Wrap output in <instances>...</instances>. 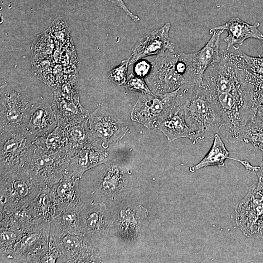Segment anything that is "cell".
<instances>
[{
  "label": "cell",
  "instance_id": "cell-1",
  "mask_svg": "<svg viewBox=\"0 0 263 263\" xmlns=\"http://www.w3.org/2000/svg\"><path fill=\"white\" fill-rule=\"evenodd\" d=\"M186 123L193 144L207 141L219 134L223 119L202 85L187 83L177 91Z\"/></svg>",
  "mask_w": 263,
  "mask_h": 263
},
{
  "label": "cell",
  "instance_id": "cell-2",
  "mask_svg": "<svg viewBox=\"0 0 263 263\" xmlns=\"http://www.w3.org/2000/svg\"><path fill=\"white\" fill-rule=\"evenodd\" d=\"M0 175V209L28 206L41 193L49 190L29 169Z\"/></svg>",
  "mask_w": 263,
  "mask_h": 263
},
{
  "label": "cell",
  "instance_id": "cell-3",
  "mask_svg": "<svg viewBox=\"0 0 263 263\" xmlns=\"http://www.w3.org/2000/svg\"><path fill=\"white\" fill-rule=\"evenodd\" d=\"M186 64L180 53L167 52L157 55L151 62V69L145 77L151 92L156 94L171 93L187 83Z\"/></svg>",
  "mask_w": 263,
  "mask_h": 263
},
{
  "label": "cell",
  "instance_id": "cell-4",
  "mask_svg": "<svg viewBox=\"0 0 263 263\" xmlns=\"http://www.w3.org/2000/svg\"><path fill=\"white\" fill-rule=\"evenodd\" d=\"M35 139L25 130L0 133V174L28 170Z\"/></svg>",
  "mask_w": 263,
  "mask_h": 263
},
{
  "label": "cell",
  "instance_id": "cell-5",
  "mask_svg": "<svg viewBox=\"0 0 263 263\" xmlns=\"http://www.w3.org/2000/svg\"><path fill=\"white\" fill-rule=\"evenodd\" d=\"M37 101L17 87L7 84L1 85L0 133L24 130Z\"/></svg>",
  "mask_w": 263,
  "mask_h": 263
},
{
  "label": "cell",
  "instance_id": "cell-6",
  "mask_svg": "<svg viewBox=\"0 0 263 263\" xmlns=\"http://www.w3.org/2000/svg\"><path fill=\"white\" fill-rule=\"evenodd\" d=\"M49 243L57 249L60 257L57 263L97 262V247L83 235L73 234L50 228Z\"/></svg>",
  "mask_w": 263,
  "mask_h": 263
},
{
  "label": "cell",
  "instance_id": "cell-7",
  "mask_svg": "<svg viewBox=\"0 0 263 263\" xmlns=\"http://www.w3.org/2000/svg\"><path fill=\"white\" fill-rule=\"evenodd\" d=\"M51 222H43L24 232L5 263H40L49 247Z\"/></svg>",
  "mask_w": 263,
  "mask_h": 263
},
{
  "label": "cell",
  "instance_id": "cell-8",
  "mask_svg": "<svg viewBox=\"0 0 263 263\" xmlns=\"http://www.w3.org/2000/svg\"><path fill=\"white\" fill-rule=\"evenodd\" d=\"M224 31L213 28L209 30L211 37L200 50L193 53H181V58L186 66L185 79L187 83L202 85L207 69L221 60L220 44Z\"/></svg>",
  "mask_w": 263,
  "mask_h": 263
},
{
  "label": "cell",
  "instance_id": "cell-9",
  "mask_svg": "<svg viewBox=\"0 0 263 263\" xmlns=\"http://www.w3.org/2000/svg\"><path fill=\"white\" fill-rule=\"evenodd\" d=\"M70 159L66 151L47 152L36 147L29 170L49 189L64 176Z\"/></svg>",
  "mask_w": 263,
  "mask_h": 263
},
{
  "label": "cell",
  "instance_id": "cell-10",
  "mask_svg": "<svg viewBox=\"0 0 263 263\" xmlns=\"http://www.w3.org/2000/svg\"><path fill=\"white\" fill-rule=\"evenodd\" d=\"M88 124L94 142L100 141L107 149L112 144H117L125 136L129 128L127 124L99 104L88 116Z\"/></svg>",
  "mask_w": 263,
  "mask_h": 263
},
{
  "label": "cell",
  "instance_id": "cell-11",
  "mask_svg": "<svg viewBox=\"0 0 263 263\" xmlns=\"http://www.w3.org/2000/svg\"><path fill=\"white\" fill-rule=\"evenodd\" d=\"M81 234L98 246L112 225L111 215L102 203L83 204L79 215Z\"/></svg>",
  "mask_w": 263,
  "mask_h": 263
},
{
  "label": "cell",
  "instance_id": "cell-12",
  "mask_svg": "<svg viewBox=\"0 0 263 263\" xmlns=\"http://www.w3.org/2000/svg\"><path fill=\"white\" fill-rule=\"evenodd\" d=\"M177 91L159 94L140 93L131 111V119L151 129L154 121L174 103Z\"/></svg>",
  "mask_w": 263,
  "mask_h": 263
},
{
  "label": "cell",
  "instance_id": "cell-13",
  "mask_svg": "<svg viewBox=\"0 0 263 263\" xmlns=\"http://www.w3.org/2000/svg\"><path fill=\"white\" fill-rule=\"evenodd\" d=\"M235 212L238 226L244 235L252 238L263 216V197L257 190L256 185H252L246 195L238 202Z\"/></svg>",
  "mask_w": 263,
  "mask_h": 263
},
{
  "label": "cell",
  "instance_id": "cell-14",
  "mask_svg": "<svg viewBox=\"0 0 263 263\" xmlns=\"http://www.w3.org/2000/svg\"><path fill=\"white\" fill-rule=\"evenodd\" d=\"M170 28V23H166L140 38L132 49L129 66L144 57L175 51L174 44L169 36Z\"/></svg>",
  "mask_w": 263,
  "mask_h": 263
},
{
  "label": "cell",
  "instance_id": "cell-15",
  "mask_svg": "<svg viewBox=\"0 0 263 263\" xmlns=\"http://www.w3.org/2000/svg\"><path fill=\"white\" fill-rule=\"evenodd\" d=\"M80 179L68 168L64 176L49 189V197L55 209V216L68 209L82 206Z\"/></svg>",
  "mask_w": 263,
  "mask_h": 263
},
{
  "label": "cell",
  "instance_id": "cell-16",
  "mask_svg": "<svg viewBox=\"0 0 263 263\" xmlns=\"http://www.w3.org/2000/svg\"><path fill=\"white\" fill-rule=\"evenodd\" d=\"M152 128L161 132L169 142L189 138V130L185 121L184 110L176 97L174 103L154 121Z\"/></svg>",
  "mask_w": 263,
  "mask_h": 263
},
{
  "label": "cell",
  "instance_id": "cell-17",
  "mask_svg": "<svg viewBox=\"0 0 263 263\" xmlns=\"http://www.w3.org/2000/svg\"><path fill=\"white\" fill-rule=\"evenodd\" d=\"M58 126L52 105L37 101L31 111L25 130L35 139L52 132Z\"/></svg>",
  "mask_w": 263,
  "mask_h": 263
},
{
  "label": "cell",
  "instance_id": "cell-18",
  "mask_svg": "<svg viewBox=\"0 0 263 263\" xmlns=\"http://www.w3.org/2000/svg\"><path fill=\"white\" fill-rule=\"evenodd\" d=\"M259 22L249 24L239 17H234L225 24L213 28L226 31L227 36L224 39L227 50L235 45H242L247 38H253L263 41V34L258 30Z\"/></svg>",
  "mask_w": 263,
  "mask_h": 263
},
{
  "label": "cell",
  "instance_id": "cell-19",
  "mask_svg": "<svg viewBox=\"0 0 263 263\" xmlns=\"http://www.w3.org/2000/svg\"><path fill=\"white\" fill-rule=\"evenodd\" d=\"M52 108L56 115L58 126L62 129L86 120L89 113L79 102L55 95Z\"/></svg>",
  "mask_w": 263,
  "mask_h": 263
},
{
  "label": "cell",
  "instance_id": "cell-20",
  "mask_svg": "<svg viewBox=\"0 0 263 263\" xmlns=\"http://www.w3.org/2000/svg\"><path fill=\"white\" fill-rule=\"evenodd\" d=\"M66 149L71 158L81 149L89 146L94 142V139L90 130L88 119L76 125L63 129Z\"/></svg>",
  "mask_w": 263,
  "mask_h": 263
},
{
  "label": "cell",
  "instance_id": "cell-21",
  "mask_svg": "<svg viewBox=\"0 0 263 263\" xmlns=\"http://www.w3.org/2000/svg\"><path fill=\"white\" fill-rule=\"evenodd\" d=\"M213 138V144L208 152L199 163L189 168V171L194 172L201 169L211 166L223 167L225 165V161L227 159L238 161L243 166L244 165L246 160H240L229 156L230 152L226 148L219 134H216Z\"/></svg>",
  "mask_w": 263,
  "mask_h": 263
},
{
  "label": "cell",
  "instance_id": "cell-22",
  "mask_svg": "<svg viewBox=\"0 0 263 263\" xmlns=\"http://www.w3.org/2000/svg\"><path fill=\"white\" fill-rule=\"evenodd\" d=\"M82 207L68 209L58 214L51 222L50 227L63 232L73 234H81L79 215Z\"/></svg>",
  "mask_w": 263,
  "mask_h": 263
},
{
  "label": "cell",
  "instance_id": "cell-23",
  "mask_svg": "<svg viewBox=\"0 0 263 263\" xmlns=\"http://www.w3.org/2000/svg\"><path fill=\"white\" fill-rule=\"evenodd\" d=\"M34 144L37 148L43 151L67 152L64 130L58 126L47 134L36 138Z\"/></svg>",
  "mask_w": 263,
  "mask_h": 263
},
{
  "label": "cell",
  "instance_id": "cell-24",
  "mask_svg": "<svg viewBox=\"0 0 263 263\" xmlns=\"http://www.w3.org/2000/svg\"><path fill=\"white\" fill-rule=\"evenodd\" d=\"M131 56L121 61L120 63L113 67L108 74L110 81L117 86L124 85L127 81V75Z\"/></svg>",
  "mask_w": 263,
  "mask_h": 263
},
{
  "label": "cell",
  "instance_id": "cell-25",
  "mask_svg": "<svg viewBox=\"0 0 263 263\" xmlns=\"http://www.w3.org/2000/svg\"><path fill=\"white\" fill-rule=\"evenodd\" d=\"M242 141L251 144L263 152V130L247 126L243 134Z\"/></svg>",
  "mask_w": 263,
  "mask_h": 263
},
{
  "label": "cell",
  "instance_id": "cell-26",
  "mask_svg": "<svg viewBox=\"0 0 263 263\" xmlns=\"http://www.w3.org/2000/svg\"><path fill=\"white\" fill-rule=\"evenodd\" d=\"M124 87L128 91L143 94H153L145 81L144 78L131 74Z\"/></svg>",
  "mask_w": 263,
  "mask_h": 263
},
{
  "label": "cell",
  "instance_id": "cell-27",
  "mask_svg": "<svg viewBox=\"0 0 263 263\" xmlns=\"http://www.w3.org/2000/svg\"><path fill=\"white\" fill-rule=\"evenodd\" d=\"M243 58L245 69L263 75V57H254L243 52Z\"/></svg>",
  "mask_w": 263,
  "mask_h": 263
},
{
  "label": "cell",
  "instance_id": "cell-28",
  "mask_svg": "<svg viewBox=\"0 0 263 263\" xmlns=\"http://www.w3.org/2000/svg\"><path fill=\"white\" fill-rule=\"evenodd\" d=\"M151 69V63L145 59H140L136 61L133 67V72L135 76L145 78L149 74Z\"/></svg>",
  "mask_w": 263,
  "mask_h": 263
},
{
  "label": "cell",
  "instance_id": "cell-29",
  "mask_svg": "<svg viewBox=\"0 0 263 263\" xmlns=\"http://www.w3.org/2000/svg\"><path fill=\"white\" fill-rule=\"evenodd\" d=\"M113 4L117 6L118 7L123 10L125 13L134 22H137L140 20V18L133 14L127 7L123 0H108Z\"/></svg>",
  "mask_w": 263,
  "mask_h": 263
},
{
  "label": "cell",
  "instance_id": "cell-30",
  "mask_svg": "<svg viewBox=\"0 0 263 263\" xmlns=\"http://www.w3.org/2000/svg\"><path fill=\"white\" fill-rule=\"evenodd\" d=\"M248 126L263 130V108L257 109L253 121Z\"/></svg>",
  "mask_w": 263,
  "mask_h": 263
},
{
  "label": "cell",
  "instance_id": "cell-31",
  "mask_svg": "<svg viewBox=\"0 0 263 263\" xmlns=\"http://www.w3.org/2000/svg\"><path fill=\"white\" fill-rule=\"evenodd\" d=\"M259 169L256 172L255 174L258 178V181L256 188L257 191L263 197V158Z\"/></svg>",
  "mask_w": 263,
  "mask_h": 263
},
{
  "label": "cell",
  "instance_id": "cell-32",
  "mask_svg": "<svg viewBox=\"0 0 263 263\" xmlns=\"http://www.w3.org/2000/svg\"><path fill=\"white\" fill-rule=\"evenodd\" d=\"M252 238H263V216L258 222Z\"/></svg>",
  "mask_w": 263,
  "mask_h": 263
}]
</instances>
